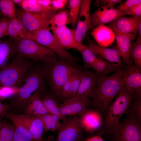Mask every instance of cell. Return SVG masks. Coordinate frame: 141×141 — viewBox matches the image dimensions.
Segmentation results:
<instances>
[{"label": "cell", "instance_id": "6da1fadb", "mask_svg": "<svg viewBox=\"0 0 141 141\" xmlns=\"http://www.w3.org/2000/svg\"><path fill=\"white\" fill-rule=\"evenodd\" d=\"M124 69V67L119 68L109 76H98L90 105L102 115H105L113 100L123 86L122 76Z\"/></svg>", "mask_w": 141, "mask_h": 141}, {"label": "cell", "instance_id": "7a4b0ae2", "mask_svg": "<svg viewBox=\"0 0 141 141\" xmlns=\"http://www.w3.org/2000/svg\"><path fill=\"white\" fill-rule=\"evenodd\" d=\"M135 97L123 86L122 87L115 100L109 107L97 135L104 136L106 138L112 134L120 122V118Z\"/></svg>", "mask_w": 141, "mask_h": 141}, {"label": "cell", "instance_id": "3957f363", "mask_svg": "<svg viewBox=\"0 0 141 141\" xmlns=\"http://www.w3.org/2000/svg\"><path fill=\"white\" fill-rule=\"evenodd\" d=\"M44 78L42 70L33 66L17 85L19 90L11 102L17 107L25 108L34 97L40 96L43 88Z\"/></svg>", "mask_w": 141, "mask_h": 141}, {"label": "cell", "instance_id": "277c9868", "mask_svg": "<svg viewBox=\"0 0 141 141\" xmlns=\"http://www.w3.org/2000/svg\"><path fill=\"white\" fill-rule=\"evenodd\" d=\"M81 68L63 60L56 58L45 63L42 72L52 93L59 97L65 83Z\"/></svg>", "mask_w": 141, "mask_h": 141}, {"label": "cell", "instance_id": "5b68a950", "mask_svg": "<svg viewBox=\"0 0 141 141\" xmlns=\"http://www.w3.org/2000/svg\"><path fill=\"white\" fill-rule=\"evenodd\" d=\"M33 65L29 59L17 55L11 61L0 68V86H16Z\"/></svg>", "mask_w": 141, "mask_h": 141}, {"label": "cell", "instance_id": "8992f818", "mask_svg": "<svg viewBox=\"0 0 141 141\" xmlns=\"http://www.w3.org/2000/svg\"><path fill=\"white\" fill-rule=\"evenodd\" d=\"M15 43L17 55L21 57L45 63L56 58L53 51L33 39L27 38Z\"/></svg>", "mask_w": 141, "mask_h": 141}, {"label": "cell", "instance_id": "52a82bcc", "mask_svg": "<svg viewBox=\"0 0 141 141\" xmlns=\"http://www.w3.org/2000/svg\"><path fill=\"white\" fill-rule=\"evenodd\" d=\"M48 28L39 30L32 34L30 39H33L49 49L61 59L75 66L77 59L71 55L60 44L54 35Z\"/></svg>", "mask_w": 141, "mask_h": 141}, {"label": "cell", "instance_id": "ba28073f", "mask_svg": "<svg viewBox=\"0 0 141 141\" xmlns=\"http://www.w3.org/2000/svg\"><path fill=\"white\" fill-rule=\"evenodd\" d=\"M16 12L17 17L31 34L42 28H48L49 29L50 21L56 13L51 10L32 13L22 9H16Z\"/></svg>", "mask_w": 141, "mask_h": 141}, {"label": "cell", "instance_id": "9c48e42d", "mask_svg": "<svg viewBox=\"0 0 141 141\" xmlns=\"http://www.w3.org/2000/svg\"><path fill=\"white\" fill-rule=\"evenodd\" d=\"M106 138L110 141H141V127L126 117L119 122L112 134Z\"/></svg>", "mask_w": 141, "mask_h": 141}, {"label": "cell", "instance_id": "30bf717a", "mask_svg": "<svg viewBox=\"0 0 141 141\" xmlns=\"http://www.w3.org/2000/svg\"><path fill=\"white\" fill-rule=\"evenodd\" d=\"M84 130L79 121V116L67 118L63 121L57 130L56 141H82Z\"/></svg>", "mask_w": 141, "mask_h": 141}, {"label": "cell", "instance_id": "8fae6325", "mask_svg": "<svg viewBox=\"0 0 141 141\" xmlns=\"http://www.w3.org/2000/svg\"><path fill=\"white\" fill-rule=\"evenodd\" d=\"M122 81L123 86L129 93L135 97L141 96V70L130 59L125 64Z\"/></svg>", "mask_w": 141, "mask_h": 141}, {"label": "cell", "instance_id": "7c38bea8", "mask_svg": "<svg viewBox=\"0 0 141 141\" xmlns=\"http://www.w3.org/2000/svg\"><path fill=\"white\" fill-rule=\"evenodd\" d=\"M141 17H120L109 23L108 26L113 30L119 32L134 40L138 33Z\"/></svg>", "mask_w": 141, "mask_h": 141}, {"label": "cell", "instance_id": "4fadbf2b", "mask_svg": "<svg viewBox=\"0 0 141 141\" xmlns=\"http://www.w3.org/2000/svg\"><path fill=\"white\" fill-rule=\"evenodd\" d=\"M90 102V98L76 96L63 100L58 105L62 114L66 117L68 116H80L86 110Z\"/></svg>", "mask_w": 141, "mask_h": 141}, {"label": "cell", "instance_id": "5bb4252c", "mask_svg": "<svg viewBox=\"0 0 141 141\" xmlns=\"http://www.w3.org/2000/svg\"><path fill=\"white\" fill-rule=\"evenodd\" d=\"M91 1H82L80 13L75 29V39L78 45L82 42L87 32L93 28L90 22V6Z\"/></svg>", "mask_w": 141, "mask_h": 141}, {"label": "cell", "instance_id": "9a60e30c", "mask_svg": "<svg viewBox=\"0 0 141 141\" xmlns=\"http://www.w3.org/2000/svg\"><path fill=\"white\" fill-rule=\"evenodd\" d=\"M87 47L95 54L99 56L118 68L125 67V64L122 62L117 46L111 48L103 47L89 39Z\"/></svg>", "mask_w": 141, "mask_h": 141}, {"label": "cell", "instance_id": "2e32d148", "mask_svg": "<svg viewBox=\"0 0 141 141\" xmlns=\"http://www.w3.org/2000/svg\"><path fill=\"white\" fill-rule=\"evenodd\" d=\"M126 15L114 7L109 5L102 6L91 15V25L93 29Z\"/></svg>", "mask_w": 141, "mask_h": 141}, {"label": "cell", "instance_id": "e0dca14e", "mask_svg": "<svg viewBox=\"0 0 141 141\" xmlns=\"http://www.w3.org/2000/svg\"><path fill=\"white\" fill-rule=\"evenodd\" d=\"M98 78L96 73L90 71H83L76 96L91 98L96 86Z\"/></svg>", "mask_w": 141, "mask_h": 141}, {"label": "cell", "instance_id": "ac0fdd59", "mask_svg": "<svg viewBox=\"0 0 141 141\" xmlns=\"http://www.w3.org/2000/svg\"><path fill=\"white\" fill-rule=\"evenodd\" d=\"M102 116L94 109L87 110L79 116L80 122L84 130L93 133L98 131L101 127L103 120Z\"/></svg>", "mask_w": 141, "mask_h": 141}, {"label": "cell", "instance_id": "d6986e66", "mask_svg": "<svg viewBox=\"0 0 141 141\" xmlns=\"http://www.w3.org/2000/svg\"><path fill=\"white\" fill-rule=\"evenodd\" d=\"M61 45L65 49H75L78 44L75 39V29H70L66 26L50 28Z\"/></svg>", "mask_w": 141, "mask_h": 141}, {"label": "cell", "instance_id": "ffe728a7", "mask_svg": "<svg viewBox=\"0 0 141 141\" xmlns=\"http://www.w3.org/2000/svg\"><path fill=\"white\" fill-rule=\"evenodd\" d=\"M17 116L28 130L33 138L37 141H45L43 139L44 128L41 120L38 117L25 114Z\"/></svg>", "mask_w": 141, "mask_h": 141}, {"label": "cell", "instance_id": "44dd1931", "mask_svg": "<svg viewBox=\"0 0 141 141\" xmlns=\"http://www.w3.org/2000/svg\"><path fill=\"white\" fill-rule=\"evenodd\" d=\"M4 116L11 121L14 127V134L11 141H37L17 114L7 112Z\"/></svg>", "mask_w": 141, "mask_h": 141}, {"label": "cell", "instance_id": "7402d4cb", "mask_svg": "<svg viewBox=\"0 0 141 141\" xmlns=\"http://www.w3.org/2000/svg\"><path fill=\"white\" fill-rule=\"evenodd\" d=\"M90 33L97 43L103 47H108L115 39L113 30L105 25H101L93 29Z\"/></svg>", "mask_w": 141, "mask_h": 141}, {"label": "cell", "instance_id": "603a6c76", "mask_svg": "<svg viewBox=\"0 0 141 141\" xmlns=\"http://www.w3.org/2000/svg\"><path fill=\"white\" fill-rule=\"evenodd\" d=\"M83 71L81 68L65 83L60 93L59 97L63 100L72 98L76 96Z\"/></svg>", "mask_w": 141, "mask_h": 141}, {"label": "cell", "instance_id": "cb8c5ba5", "mask_svg": "<svg viewBox=\"0 0 141 141\" xmlns=\"http://www.w3.org/2000/svg\"><path fill=\"white\" fill-rule=\"evenodd\" d=\"M115 35L117 47L121 55L123 63L125 64L130 60V54L132 39L128 36L117 31L113 30Z\"/></svg>", "mask_w": 141, "mask_h": 141}, {"label": "cell", "instance_id": "d4e9b609", "mask_svg": "<svg viewBox=\"0 0 141 141\" xmlns=\"http://www.w3.org/2000/svg\"><path fill=\"white\" fill-rule=\"evenodd\" d=\"M6 36L16 41H19L26 38H29L31 34L19 20L15 17L10 20Z\"/></svg>", "mask_w": 141, "mask_h": 141}, {"label": "cell", "instance_id": "484cf974", "mask_svg": "<svg viewBox=\"0 0 141 141\" xmlns=\"http://www.w3.org/2000/svg\"><path fill=\"white\" fill-rule=\"evenodd\" d=\"M16 52L15 42L11 39L7 41H0V68L7 62Z\"/></svg>", "mask_w": 141, "mask_h": 141}, {"label": "cell", "instance_id": "4316f807", "mask_svg": "<svg viewBox=\"0 0 141 141\" xmlns=\"http://www.w3.org/2000/svg\"><path fill=\"white\" fill-rule=\"evenodd\" d=\"M95 70L98 77H105L110 73L115 72L119 68L110 62L98 56L91 68Z\"/></svg>", "mask_w": 141, "mask_h": 141}, {"label": "cell", "instance_id": "83f0119b", "mask_svg": "<svg viewBox=\"0 0 141 141\" xmlns=\"http://www.w3.org/2000/svg\"><path fill=\"white\" fill-rule=\"evenodd\" d=\"M48 113L39 95L32 98L25 107V114L36 116Z\"/></svg>", "mask_w": 141, "mask_h": 141}, {"label": "cell", "instance_id": "f1b7e54d", "mask_svg": "<svg viewBox=\"0 0 141 141\" xmlns=\"http://www.w3.org/2000/svg\"><path fill=\"white\" fill-rule=\"evenodd\" d=\"M125 114L127 117L141 127V96L134 98Z\"/></svg>", "mask_w": 141, "mask_h": 141}, {"label": "cell", "instance_id": "f546056e", "mask_svg": "<svg viewBox=\"0 0 141 141\" xmlns=\"http://www.w3.org/2000/svg\"><path fill=\"white\" fill-rule=\"evenodd\" d=\"M41 100L49 113L58 116L62 122L67 119L68 118L63 116L62 114L58 104L52 95L49 94L45 95Z\"/></svg>", "mask_w": 141, "mask_h": 141}, {"label": "cell", "instance_id": "4dcf8cb0", "mask_svg": "<svg viewBox=\"0 0 141 141\" xmlns=\"http://www.w3.org/2000/svg\"><path fill=\"white\" fill-rule=\"evenodd\" d=\"M36 116L41 120L44 133L49 131H55L58 130L61 124L58 116L49 113Z\"/></svg>", "mask_w": 141, "mask_h": 141}, {"label": "cell", "instance_id": "1f68e13d", "mask_svg": "<svg viewBox=\"0 0 141 141\" xmlns=\"http://www.w3.org/2000/svg\"><path fill=\"white\" fill-rule=\"evenodd\" d=\"M81 54L83 58L84 66L85 68L91 67L98 56L92 52L82 42L79 44L75 49Z\"/></svg>", "mask_w": 141, "mask_h": 141}, {"label": "cell", "instance_id": "d6a6232c", "mask_svg": "<svg viewBox=\"0 0 141 141\" xmlns=\"http://www.w3.org/2000/svg\"><path fill=\"white\" fill-rule=\"evenodd\" d=\"M82 1L70 0L69 1V14L70 24L73 29H75L76 27Z\"/></svg>", "mask_w": 141, "mask_h": 141}, {"label": "cell", "instance_id": "836d02e7", "mask_svg": "<svg viewBox=\"0 0 141 141\" xmlns=\"http://www.w3.org/2000/svg\"><path fill=\"white\" fill-rule=\"evenodd\" d=\"M14 130L13 123L2 119L0 121V141H11Z\"/></svg>", "mask_w": 141, "mask_h": 141}, {"label": "cell", "instance_id": "e575fe53", "mask_svg": "<svg viewBox=\"0 0 141 141\" xmlns=\"http://www.w3.org/2000/svg\"><path fill=\"white\" fill-rule=\"evenodd\" d=\"M70 23L68 11L63 10L54 15L51 20L49 29L54 27H58L66 26Z\"/></svg>", "mask_w": 141, "mask_h": 141}, {"label": "cell", "instance_id": "d590c367", "mask_svg": "<svg viewBox=\"0 0 141 141\" xmlns=\"http://www.w3.org/2000/svg\"><path fill=\"white\" fill-rule=\"evenodd\" d=\"M130 58L134 66L141 70V42L132 41Z\"/></svg>", "mask_w": 141, "mask_h": 141}, {"label": "cell", "instance_id": "8d00e7d4", "mask_svg": "<svg viewBox=\"0 0 141 141\" xmlns=\"http://www.w3.org/2000/svg\"><path fill=\"white\" fill-rule=\"evenodd\" d=\"M16 9L11 0H0V11L4 17L11 19L16 16Z\"/></svg>", "mask_w": 141, "mask_h": 141}, {"label": "cell", "instance_id": "74e56055", "mask_svg": "<svg viewBox=\"0 0 141 141\" xmlns=\"http://www.w3.org/2000/svg\"><path fill=\"white\" fill-rule=\"evenodd\" d=\"M20 7L23 10L30 13H36L48 11H46L43 8L38 2L37 0H23Z\"/></svg>", "mask_w": 141, "mask_h": 141}, {"label": "cell", "instance_id": "f35d334b", "mask_svg": "<svg viewBox=\"0 0 141 141\" xmlns=\"http://www.w3.org/2000/svg\"><path fill=\"white\" fill-rule=\"evenodd\" d=\"M19 90L17 86H0V98L3 100L15 96Z\"/></svg>", "mask_w": 141, "mask_h": 141}, {"label": "cell", "instance_id": "ab89813d", "mask_svg": "<svg viewBox=\"0 0 141 141\" xmlns=\"http://www.w3.org/2000/svg\"><path fill=\"white\" fill-rule=\"evenodd\" d=\"M140 3H141V0H127L121 3L116 9L120 12L126 14L127 11L132 7Z\"/></svg>", "mask_w": 141, "mask_h": 141}, {"label": "cell", "instance_id": "60d3db41", "mask_svg": "<svg viewBox=\"0 0 141 141\" xmlns=\"http://www.w3.org/2000/svg\"><path fill=\"white\" fill-rule=\"evenodd\" d=\"M11 19L4 16L0 19V38L6 36Z\"/></svg>", "mask_w": 141, "mask_h": 141}, {"label": "cell", "instance_id": "b9f144b4", "mask_svg": "<svg viewBox=\"0 0 141 141\" xmlns=\"http://www.w3.org/2000/svg\"><path fill=\"white\" fill-rule=\"evenodd\" d=\"M126 14L132 17H141V3L133 6L127 11Z\"/></svg>", "mask_w": 141, "mask_h": 141}, {"label": "cell", "instance_id": "7bdbcfd3", "mask_svg": "<svg viewBox=\"0 0 141 141\" xmlns=\"http://www.w3.org/2000/svg\"><path fill=\"white\" fill-rule=\"evenodd\" d=\"M68 2L67 0H52V10L56 12L62 9Z\"/></svg>", "mask_w": 141, "mask_h": 141}, {"label": "cell", "instance_id": "ee69618b", "mask_svg": "<svg viewBox=\"0 0 141 141\" xmlns=\"http://www.w3.org/2000/svg\"><path fill=\"white\" fill-rule=\"evenodd\" d=\"M121 0H100L97 1V3L98 5H102V6L109 5L114 7L116 4L122 3Z\"/></svg>", "mask_w": 141, "mask_h": 141}, {"label": "cell", "instance_id": "f6af8a7d", "mask_svg": "<svg viewBox=\"0 0 141 141\" xmlns=\"http://www.w3.org/2000/svg\"><path fill=\"white\" fill-rule=\"evenodd\" d=\"M37 1L46 11L53 10L52 7V0H37Z\"/></svg>", "mask_w": 141, "mask_h": 141}, {"label": "cell", "instance_id": "bcb514c9", "mask_svg": "<svg viewBox=\"0 0 141 141\" xmlns=\"http://www.w3.org/2000/svg\"><path fill=\"white\" fill-rule=\"evenodd\" d=\"M10 107L9 105L2 103L0 101V121L4 116Z\"/></svg>", "mask_w": 141, "mask_h": 141}, {"label": "cell", "instance_id": "7dc6e473", "mask_svg": "<svg viewBox=\"0 0 141 141\" xmlns=\"http://www.w3.org/2000/svg\"><path fill=\"white\" fill-rule=\"evenodd\" d=\"M84 141H104V140L101 136L97 135L87 138Z\"/></svg>", "mask_w": 141, "mask_h": 141}, {"label": "cell", "instance_id": "c3c4849f", "mask_svg": "<svg viewBox=\"0 0 141 141\" xmlns=\"http://www.w3.org/2000/svg\"><path fill=\"white\" fill-rule=\"evenodd\" d=\"M138 33V36L136 41L141 42V23L139 25Z\"/></svg>", "mask_w": 141, "mask_h": 141}, {"label": "cell", "instance_id": "681fc988", "mask_svg": "<svg viewBox=\"0 0 141 141\" xmlns=\"http://www.w3.org/2000/svg\"><path fill=\"white\" fill-rule=\"evenodd\" d=\"M11 1L14 4H15L20 6L23 0H12Z\"/></svg>", "mask_w": 141, "mask_h": 141}, {"label": "cell", "instance_id": "f907efd6", "mask_svg": "<svg viewBox=\"0 0 141 141\" xmlns=\"http://www.w3.org/2000/svg\"><path fill=\"white\" fill-rule=\"evenodd\" d=\"M2 14V13L0 11V17L1 16Z\"/></svg>", "mask_w": 141, "mask_h": 141}, {"label": "cell", "instance_id": "816d5d0a", "mask_svg": "<svg viewBox=\"0 0 141 141\" xmlns=\"http://www.w3.org/2000/svg\"><path fill=\"white\" fill-rule=\"evenodd\" d=\"M82 141H84V140Z\"/></svg>", "mask_w": 141, "mask_h": 141}]
</instances>
